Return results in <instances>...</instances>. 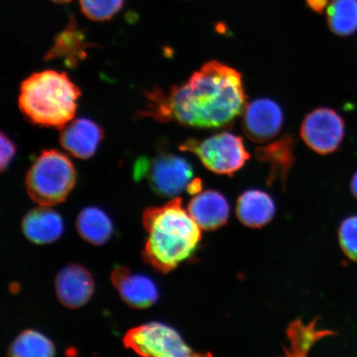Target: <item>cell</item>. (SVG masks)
<instances>
[{
	"instance_id": "6da1fadb",
	"label": "cell",
	"mask_w": 357,
	"mask_h": 357,
	"mask_svg": "<svg viewBox=\"0 0 357 357\" xmlns=\"http://www.w3.org/2000/svg\"><path fill=\"white\" fill-rule=\"evenodd\" d=\"M146 98L144 117L196 128L229 127L247 106L242 74L217 61L206 62L167 92L151 89Z\"/></svg>"
},
{
	"instance_id": "7a4b0ae2",
	"label": "cell",
	"mask_w": 357,
	"mask_h": 357,
	"mask_svg": "<svg viewBox=\"0 0 357 357\" xmlns=\"http://www.w3.org/2000/svg\"><path fill=\"white\" fill-rule=\"evenodd\" d=\"M142 220L147 234L142 257L162 273L193 256L202 240V229L183 208L181 198L146 208Z\"/></svg>"
},
{
	"instance_id": "3957f363",
	"label": "cell",
	"mask_w": 357,
	"mask_h": 357,
	"mask_svg": "<svg viewBox=\"0 0 357 357\" xmlns=\"http://www.w3.org/2000/svg\"><path fill=\"white\" fill-rule=\"evenodd\" d=\"M80 96L82 91L68 75L45 70L22 82L19 107L31 123L61 129L75 118Z\"/></svg>"
},
{
	"instance_id": "277c9868",
	"label": "cell",
	"mask_w": 357,
	"mask_h": 357,
	"mask_svg": "<svg viewBox=\"0 0 357 357\" xmlns=\"http://www.w3.org/2000/svg\"><path fill=\"white\" fill-rule=\"evenodd\" d=\"M77 182V171L68 156L44 150L26 173V187L34 202L52 206L63 202Z\"/></svg>"
},
{
	"instance_id": "5b68a950",
	"label": "cell",
	"mask_w": 357,
	"mask_h": 357,
	"mask_svg": "<svg viewBox=\"0 0 357 357\" xmlns=\"http://www.w3.org/2000/svg\"><path fill=\"white\" fill-rule=\"evenodd\" d=\"M180 149L197 155L205 167L218 175L233 176L250 159L243 138L227 132L202 141L190 138Z\"/></svg>"
},
{
	"instance_id": "8992f818",
	"label": "cell",
	"mask_w": 357,
	"mask_h": 357,
	"mask_svg": "<svg viewBox=\"0 0 357 357\" xmlns=\"http://www.w3.org/2000/svg\"><path fill=\"white\" fill-rule=\"evenodd\" d=\"M134 174L137 178L146 176L156 194L168 198H176L187 191L194 180V169L188 160L171 153L138 160Z\"/></svg>"
},
{
	"instance_id": "52a82bcc",
	"label": "cell",
	"mask_w": 357,
	"mask_h": 357,
	"mask_svg": "<svg viewBox=\"0 0 357 357\" xmlns=\"http://www.w3.org/2000/svg\"><path fill=\"white\" fill-rule=\"evenodd\" d=\"M123 344L144 356H199L186 344L175 329L160 323H150L134 328L125 335Z\"/></svg>"
},
{
	"instance_id": "ba28073f",
	"label": "cell",
	"mask_w": 357,
	"mask_h": 357,
	"mask_svg": "<svg viewBox=\"0 0 357 357\" xmlns=\"http://www.w3.org/2000/svg\"><path fill=\"white\" fill-rule=\"evenodd\" d=\"M344 119L336 111L319 108L306 115L301 128V136L305 144L315 153L328 155L335 153L344 139Z\"/></svg>"
},
{
	"instance_id": "9c48e42d",
	"label": "cell",
	"mask_w": 357,
	"mask_h": 357,
	"mask_svg": "<svg viewBox=\"0 0 357 357\" xmlns=\"http://www.w3.org/2000/svg\"><path fill=\"white\" fill-rule=\"evenodd\" d=\"M284 124V114L274 100L262 98L252 101L243 111V129L252 142L265 144L278 135Z\"/></svg>"
},
{
	"instance_id": "30bf717a",
	"label": "cell",
	"mask_w": 357,
	"mask_h": 357,
	"mask_svg": "<svg viewBox=\"0 0 357 357\" xmlns=\"http://www.w3.org/2000/svg\"><path fill=\"white\" fill-rule=\"evenodd\" d=\"M105 132L99 124L86 118H79L61 128L60 144L75 158L86 160L96 153L104 139Z\"/></svg>"
},
{
	"instance_id": "8fae6325",
	"label": "cell",
	"mask_w": 357,
	"mask_h": 357,
	"mask_svg": "<svg viewBox=\"0 0 357 357\" xmlns=\"http://www.w3.org/2000/svg\"><path fill=\"white\" fill-rule=\"evenodd\" d=\"M55 284L60 302L70 309L86 305L95 289L91 275L78 265L64 267L56 275Z\"/></svg>"
},
{
	"instance_id": "7c38bea8",
	"label": "cell",
	"mask_w": 357,
	"mask_h": 357,
	"mask_svg": "<svg viewBox=\"0 0 357 357\" xmlns=\"http://www.w3.org/2000/svg\"><path fill=\"white\" fill-rule=\"evenodd\" d=\"M111 280L123 301L135 309H146L158 300V288L147 276L119 267L112 273Z\"/></svg>"
},
{
	"instance_id": "4fadbf2b",
	"label": "cell",
	"mask_w": 357,
	"mask_h": 357,
	"mask_svg": "<svg viewBox=\"0 0 357 357\" xmlns=\"http://www.w3.org/2000/svg\"><path fill=\"white\" fill-rule=\"evenodd\" d=\"M188 212L201 229L213 231L226 225L230 208L220 192L206 190L194 196L189 203Z\"/></svg>"
},
{
	"instance_id": "5bb4252c",
	"label": "cell",
	"mask_w": 357,
	"mask_h": 357,
	"mask_svg": "<svg viewBox=\"0 0 357 357\" xmlns=\"http://www.w3.org/2000/svg\"><path fill=\"white\" fill-rule=\"evenodd\" d=\"M92 47V43L86 42V34L79 28L74 17H71L66 28L56 36L45 60L61 59L68 67L77 66L79 61L86 59L87 50Z\"/></svg>"
},
{
	"instance_id": "9a60e30c",
	"label": "cell",
	"mask_w": 357,
	"mask_h": 357,
	"mask_svg": "<svg viewBox=\"0 0 357 357\" xmlns=\"http://www.w3.org/2000/svg\"><path fill=\"white\" fill-rule=\"evenodd\" d=\"M255 155L260 162L270 165V175L268 177L269 185L280 181L284 185L296 158L294 137L289 134H285L279 140L265 146L257 147Z\"/></svg>"
},
{
	"instance_id": "2e32d148",
	"label": "cell",
	"mask_w": 357,
	"mask_h": 357,
	"mask_svg": "<svg viewBox=\"0 0 357 357\" xmlns=\"http://www.w3.org/2000/svg\"><path fill=\"white\" fill-rule=\"evenodd\" d=\"M22 229L31 242L48 244L61 238L64 225L59 214L48 206H42L26 214Z\"/></svg>"
},
{
	"instance_id": "e0dca14e",
	"label": "cell",
	"mask_w": 357,
	"mask_h": 357,
	"mask_svg": "<svg viewBox=\"0 0 357 357\" xmlns=\"http://www.w3.org/2000/svg\"><path fill=\"white\" fill-rule=\"evenodd\" d=\"M236 213L244 225L259 229L269 223L275 213L273 199L264 191L244 192L236 202Z\"/></svg>"
},
{
	"instance_id": "ac0fdd59",
	"label": "cell",
	"mask_w": 357,
	"mask_h": 357,
	"mask_svg": "<svg viewBox=\"0 0 357 357\" xmlns=\"http://www.w3.org/2000/svg\"><path fill=\"white\" fill-rule=\"evenodd\" d=\"M77 227L80 236L93 245L105 243L113 234V223L109 217L95 207H88L80 212Z\"/></svg>"
},
{
	"instance_id": "d6986e66",
	"label": "cell",
	"mask_w": 357,
	"mask_h": 357,
	"mask_svg": "<svg viewBox=\"0 0 357 357\" xmlns=\"http://www.w3.org/2000/svg\"><path fill=\"white\" fill-rule=\"evenodd\" d=\"M326 17L333 33L340 37L354 34L357 32V0H332Z\"/></svg>"
},
{
	"instance_id": "ffe728a7",
	"label": "cell",
	"mask_w": 357,
	"mask_h": 357,
	"mask_svg": "<svg viewBox=\"0 0 357 357\" xmlns=\"http://www.w3.org/2000/svg\"><path fill=\"white\" fill-rule=\"evenodd\" d=\"M55 347L47 337L33 330H26L17 337L8 348V355L15 357H50Z\"/></svg>"
},
{
	"instance_id": "44dd1931",
	"label": "cell",
	"mask_w": 357,
	"mask_h": 357,
	"mask_svg": "<svg viewBox=\"0 0 357 357\" xmlns=\"http://www.w3.org/2000/svg\"><path fill=\"white\" fill-rule=\"evenodd\" d=\"M333 334L335 333L328 330H317L315 324L303 325L297 320L288 330L290 350L296 355H305L319 339Z\"/></svg>"
},
{
	"instance_id": "7402d4cb",
	"label": "cell",
	"mask_w": 357,
	"mask_h": 357,
	"mask_svg": "<svg viewBox=\"0 0 357 357\" xmlns=\"http://www.w3.org/2000/svg\"><path fill=\"white\" fill-rule=\"evenodd\" d=\"M79 6L89 20L104 22L117 15L123 6V0H79Z\"/></svg>"
},
{
	"instance_id": "603a6c76",
	"label": "cell",
	"mask_w": 357,
	"mask_h": 357,
	"mask_svg": "<svg viewBox=\"0 0 357 357\" xmlns=\"http://www.w3.org/2000/svg\"><path fill=\"white\" fill-rule=\"evenodd\" d=\"M338 238L343 253L357 263V215L348 217L342 222Z\"/></svg>"
},
{
	"instance_id": "cb8c5ba5",
	"label": "cell",
	"mask_w": 357,
	"mask_h": 357,
	"mask_svg": "<svg viewBox=\"0 0 357 357\" xmlns=\"http://www.w3.org/2000/svg\"><path fill=\"white\" fill-rule=\"evenodd\" d=\"M17 147L7 134L3 132H1V156H0V167H1V172L7 171L10 167L13 158L16 154Z\"/></svg>"
},
{
	"instance_id": "d4e9b609",
	"label": "cell",
	"mask_w": 357,
	"mask_h": 357,
	"mask_svg": "<svg viewBox=\"0 0 357 357\" xmlns=\"http://www.w3.org/2000/svg\"><path fill=\"white\" fill-rule=\"evenodd\" d=\"M329 0H305V3L307 8L316 13L322 15L325 8L328 7Z\"/></svg>"
},
{
	"instance_id": "484cf974",
	"label": "cell",
	"mask_w": 357,
	"mask_h": 357,
	"mask_svg": "<svg viewBox=\"0 0 357 357\" xmlns=\"http://www.w3.org/2000/svg\"><path fill=\"white\" fill-rule=\"evenodd\" d=\"M202 190V182H201L200 178H194L193 181L190 183V185L187 189V192H188L190 195H197Z\"/></svg>"
},
{
	"instance_id": "4316f807",
	"label": "cell",
	"mask_w": 357,
	"mask_h": 357,
	"mask_svg": "<svg viewBox=\"0 0 357 357\" xmlns=\"http://www.w3.org/2000/svg\"><path fill=\"white\" fill-rule=\"evenodd\" d=\"M351 190L352 195H354V197L357 199V172L354 174V176H352L351 181Z\"/></svg>"
},
{
	"instance_id": "83f0119b",
	"label": "cell",
	"mask_w": 357,
	"mask_h": 357,
	"mask_svg": "<svg viewBox=\"0 0 357 357\" xmlns=\"http://www.w3.org/2000/svg\"><path fill=\"white\" fill-rule=\"evenodd\" d=\"M53 3L57 4H65L71 1V0H51Z\"/></svg>"
}]
</instances>
